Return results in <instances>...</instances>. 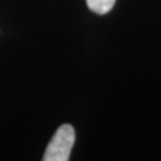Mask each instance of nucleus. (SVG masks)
<instances>
[{"instance_id": "f257e3e1", "label": "nucleus", "mask_w": 161, "mask_h": 161, "mask_svg": "<svg viewBox=\"0 0 161 161\" xmlns=\"http://www.w3.org/2000/svg\"><path fill=\"white\" fill-rule=\"evenodd\" d=\"M75 141L74 128L64 124L54 134L43 155L44 161H67Z\"/></svg>"}, {"instance_id": "f03ea898", "label": "nucleus", "mask_w": 161, "mask_h": 161, "mask_svg": "<svg viewBox=\"0 0 161 161\" xmlns=\"http://www.w3.org/2000/svg\"><path fill=\"white\" fill-rule=\"evenodd\" d=\"M88 8L98 14H105L112 10L116 0H86Z\"/></svg>"}]
</instances>
